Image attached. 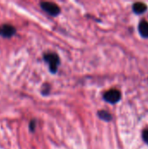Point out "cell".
<instances>
[{
    "label": "cell",
    "mask_w": 148,
    "mask_h": 149,
    "mask_svg": "<svg viewBox=\"0 0 148 149\" xmlns=\"http://www.w3.org/2000/svg\"><path fill=\"white\" fill-rule=\"evenodd\" d=\"M44 60L48 63L50 71H51L52 73L57 72V71H58V65H59V58H58V56L57 54H55V53L50 52V53L44 54Z\"/></svg>",
    "instance_id": "obj_1"
},
{
    "label": "cell",
    "mask_w": 148,
    "mask_h": 149,
    "mask_svg": "<svg viewBox=\"0 0 148 149\" xmlns=\"http://www.w3.org/2000/svg\"><path fill=\"white\" fill-rule=\"evenodd\" d=\"M121 99V93L118 90H110L104 94V100L111 104H116Z\"/></svg>",
    "instance_id": "obj_2"
},
{
    "label": "cell",
    "mask_w": 148,
    "mask_h": 149,
    "mask_svg": "<svg viewBox=\"0 0 148 149\" xmlns=\"http://www.w3.org/2000/svg\"><path fill=\"white\" fill-rule=\"evenodd\" d=\"M40 5H41V8L44 11H46L48 14H50L51 16H57L60 12L59 7L57 4L53 3H51V2H43V3H40Z\"/></svg>",
    "instance_id": "obj_3"
},
{
    "label": "cell",
    "mask_w": 148,
    "mask_h": 149,
    "mask_svg": "<svg viewBox=\"0 0 148 149\" xmlns=\"http://www.w3.org/2000/svg\"><path fill=\"white\" fill-rule=\"evenodd\" d=\"M15 32H16L15 28L9 24L3 25L0 30V34H2V36L4 38H10L11 36L15 34Z\"/></svg>",
    "instance_id": "obj_4"
},
{
    "label": "cell",
    "mask_w": 148,
    "mask_h": 149,
    "mask_svg": "<svg viewBox=\"0 0 148 149\" xmlns=\"http://www.w3.org/2000/svg\"><path fill=\"white\" fill-rule=\"evenodd\" d=\"M147 10V4H145V3H140V2L135 3L133 5V10L134 13H136V14H142V13L146 12Z\"/></svg>",
    "instance_id": "obj_5"
},
{
    "label": "cell",
    "mask_w": 148,
    "mask_h": 149,
    "mask_svg": "<svg viewBox=\"0 0 148 149\" xmlns=\"http://www.w3.org/2000/svg\"><path fill=\"white\" fill-rule=\"evenodd\" d=\"M139 31L143 38H148V22L142 20L139 24Z\"/></svg>",
    "instance_id": "obj_6"
},
{
    "label": "cell",
    "mask_w": 148,
    "mask_h": 149,
    "mask_svg": "<svg viewBox=\"0 0 148 149\" xmlns=\"http://www.w3.org/2000/svg\"><path fill=\"white\" fill-rule=\"evenodd\" d=\"M98 115L103 120H106V121L112 120V115L108 112H106V111H99V113H98Z\"/></svg>",
    "instance_id": "obj_7"
},
{
    "label": "cell",
    "mask_w": 148,
    "mask_h": 149,
    "mask_svg": "<svg viewBox=\"0 0 148 149\" xmlns=\"http://www.w3.org/2000/svg\"><path fill=\"white\" fill-rule=\"evenodd\" d=\"M142 138H143V141L147 144H148V130L143 131V133H142Z\"/></svg>",
    "instance_id": "obj_8"
},
{
    "label": "cell",
    "mask_w": 148,
    "mask_h": 149,
    "mask_svg": "<svg viewBox=\"0 0 148 149\" xmlns=\"http://www.w3.org/2000/svg\"><path fill=\"white\" fill-rule=\"evenodd\" d=\"M35 125H36V121H35V120H31V124H30V127H31V131H34Z\"/></svg>",
    "instance_id": "obj_9"
},
{
    "label": "cell",
    "mask_w": 148,
    "mask_h": 149,
    "mask_svg": "<svg viewBox=\"0 0 148 149\" xmlns=\"http://www.w3.org/2000/svg\"><path fill=\"white\" fill-rule=\"evenodd\" d=\"M0 30H1V29H0Z\"/></svg>",
    "instance_id": "obj_10"
}]
</instances>
